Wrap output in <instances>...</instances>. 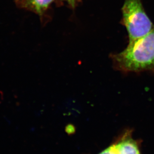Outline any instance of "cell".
Returning a JSON list of instances; mask_svg holds the SVG:
<instances>
[{
  "label": "cell",
  "mask_w": 154,
  "mask_h": 154,
  "mask_svg": "<svg viewBox=\"0 0 154 154\" xmlns=\"http://www.w3.org/2000/svg\"><path fill=\"white\" fill-rule=\"evenodd\" d=\"M117 154H141L136 142L129 137H126L114 144Z\"/></svg>",
  "instance_id": "cell-4"
},
{
  "label": "cell",
  "mask_w": 154,
  "mask_h": 154,
  "mask_svg": "<svg viewBox=\"0 0 154 154\" xmlns=\"http://www.w3.org/2000/svg\"><path fill=\"white\" fill-rule=\"evenodd\" d=\"M122 12V23L127 30L129 42L144 37L154 29L141 0H125Z\"/></svg>",
  "instance_id": "cell-2"
},
{
  "label": "cell",
  "mask_w": 154,
  "mask_h": 154,
  "mask_svg": "<svg viewBox=\"0 0 154 154\" xmlns=\"http://www.w3.org/2000/svg\"><path fill=\"white\" fill-rule=\"evenodd\" d=\"M98 154H117V153L114 145H112Z\"/></svg>",
  "instance_id": "cell-5"
},
{
  "label": "cell",
  "mask_w": 154,
  "mask_h": 154,
  "mask_svg": "<svg viewBox=\"0 0 154 154\" xmlns=\"http://www.w3.org/2000/svg\"><path fill=\"white\" fill-rule=\"evenodd\" d=\"M54 0H16L18 7L41 16Z\"/></svg>",
  "instance_id": "cell-3"
},
{
  "label": "cell",
  "mask_w": 154,
  "mask_h": 154,
  "mask_svg": "<svg viewBox=\"0 0 154 154\" xmlns=\"http://www.w3.org/2000/svg\"><path fill=\"white\" fill-rule=\"evenodd\" d=\"M66 1L68 2L69 4L72 7H74L77 0H66Z\"/></svg>",
  "instance_id": "cell-6"
},
{
  "label": "cell",
  "mask_w": 154,
  "mask_h": 154,
  "mask_svg": "<svg viewBox=\"0 0 154 154\" xmlns=\"http://www.w3.org/2000/svg\"><path fill=\"white\" fill-rule=\"evenodd\" d=\"M112 58L115 68L125 73L154 72V28Z\"/></svg>",
  "instance_id": "cell-1"
}]
</instances>
